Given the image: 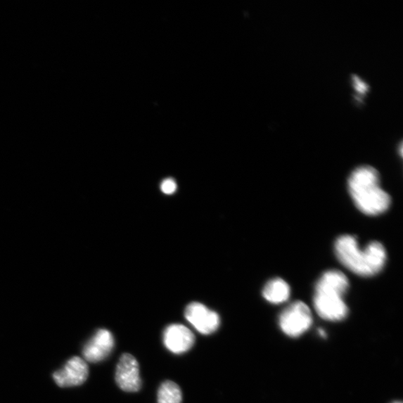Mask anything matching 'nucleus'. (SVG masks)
Here are the masks:
<instances>
[{
  "instance_id": "8",
  "label": "nucleus",
  "mask_w": 403,
  "mask_h": 403,
  "mask_svg": "<svg viewBox=\"0 0 403 403\" xmlns=\"http://www.w3.org/2000/svg\"><path fill=\"white\" fill-rule=\"evenodd\" d=\"M115 347V339L107 329L102 328L84 345L82 354L84 361L97 363L105 360L113 352Z\"/></svg>"
},
{
  "instance_id": "9",
  "label": "nucleus",
  "mask_w": 403,
  "mask_h": 403,
  "mask_svg": "<svg viewBox=\"0 0 403 403\" xmlns=\"http://www.w3.org/2000/svg\"><path fill=\"white\" fill-rule=\"evenodd\" d=\"M195 343V336L188 328L181 324H172L164 333V344L167 349L175 354L190 350Z\"/></svg>"
},
{
  "instance_id": "2",
  "label": "nucleus",
  "mask_w": 403,
  "mask_h": 403,
  "mask_svg": "<svg viewBox=\"0 0 403 403\" xmlns=\"http://www.w3.org/2000/svg\"><path fill=\"white\" fill-rule=\"evenodd\" d=\"M348 187L354 203L364 215H378L389 209L390 197L381 188L380 174L374 167L362 166L354 170Z\"/></svg>"
},
{
  "instance_id": "14",
  "label": "nucleus",
  "mask_w": 403,
  "mask_h": 403,
  "mask_svg": "<svg viewBox=\"0 0 403 403\" xmlns=\"http://www.w3.org/2000/svg\"><path fill=\"white\" fill-rule=\"evenodd\" d=\"M394 403H401V402H394Z\"/></svg>"
},
{
  "instance_id": "5",
  "label": "nucleus",
  "mask_w": 403,
  "mask_h": 403,
  "mask_svg": "<svg viewBox=\"0 0 403 403\" xmlns=\"http://www.w3.org/2000/svg\"><path fill=\"white\" fill-rule=\"evenodd\" d=\"M115 380L121 390L126 392H137L141 387L139 364L129 353L124 354L117 366Z\"/></svg>"
},
{
  "instance_id": "1",
  "label": "nucleus",
  "mask_w": 403,
  "mask_h": 403,
  "mask_svg": "<svg viewBox=\"0 0 403 403\" xmlns=\"http://www.w3.org/2000/svg\"><path fill=\"white\" fill-rule=\"evenodd\" d=\"M335 252L340 262L350 271L369 277L380 273L385 267L387 253L383 244L372 241L360 249L355 237L342 236L335 243Z\"/></svg>"
},
{
  "instance_id": "10",
  "label": "nucleus",
  "mask_w": 403,
  "mask_h": 403,
  "mask_svg": "<svg viewBox=\"0 0 403 403\" xmlns=\"http://www.w3.org/2000/svg\"><path fill=\"white\" fill-rule=\"evenodd\" d=\"M262 295L264 299L273 304L286 302L290 295V288L285 280L280 278L273 279L265 285Z\"/></svg>"
},
{
  "instance_id": "3",
  "label": "nucleus",
  "mask_w": 403,
  "mask_h": 403,
  "mask_svg": "<svg viewBox=\"0 0 403 403\" xmlns=\"http://www.w3.org/2000/svg\"><path fill=\"white\" fill-rule=\"evenodd\" d=\"M343 297L344 295L336 290L315 286L314 303L316 313L326 321L344 320L347 316L348 308Z\"/></svg>"
},
{
  "instance_id": "4",
  "label": "nucleus",
  "mask_w": 403,
  "mask_h": 403,
  "mask_svg": "<svg viewBox=\"0 0 403 403\" xmlns=\"http://www.w3.org/2000/svg\"><path fill=\"white\" fill-rule=\"evenodd\" d=\"M279 323L286 335L299 337L307 332L312 324L311 310L307 304L295 302L280 314Z\"/></svg>"
},
{
  "instance_id": "13",
  "label": "nucleus",
  "mask_w": 403,
  "mask_h": 403,
  "mask_svg": "<svg viewBox=\"0 0 403 403\" xmlns=\"http://www.w3.org/2000/svg\"><path fill=\"white\" fill-rule=\"evenodd\" d=\"M353 84L355 85L356 90L359 93L364 94V92L367 91L369 89V87L366 83H364L361 79H359L357 76H354L353 77Z\"/></svg>"
},
{
  "instance_id": "11",
  "label": "nucleus",
  "mask_w": 403,
  "mask_h": 403,
  "mask_svg": "<svg viewBox=\"0 0 403 403\" xmlns=\"http://www.w3.org/2000/svg\"><path fill=\"white\" fill-rule=\"evenodd\" d=\"M181 390L179 386L172 381L162 384L158 392V403H181Z\"/></svg>"
},
{
  "instance_id": "12",
  "label": "nucleus",
  "mask_w": 403,
  "mask_h": 403,
  "mask_svg": "<svg viewBox=\"0 0 403 403\" xmlns=\"http://www.w3.org/2000/svg\"><path fill=\"white\" fill-rule=\"evenodd\" d=\"M161 189L165 194H173L177 189V183L173 179H166L161 184Z\"/></svg>"
},
{
  "instance_id": "7",
  "label": "nucleus",
  "mask_w": 403,
  "mask_h": 403,
  "mask_svg": "<svg viewBox=\"0 0 403 403\" xmlns=\"http://www.w3.org/2000/svg\"><path fill=\"white\" fill-rule=\"evenodd\" d=\"M89 369L87 362L75 357L69 359L64 368L53 374L55 383L60 388L82 385L87 380Z\"/></svg>"
},
{
  "instance_id": "6",
  "label": "nucleus",
  "mask_w": 403,
  "mask_h": 403,
  "mask_svg": "<svg viewBox=\"0 0 403 403\" xmlns=\"http://www.w3.org/2000/svg\"><path fill=\"white\" fill-rule=\"evenodd\" d=\"M187 321L203 335H210L217 331L221 320L217 313L207 309L203 304L192 302L186 309Z\"/></svg>"
}]
</instances>
